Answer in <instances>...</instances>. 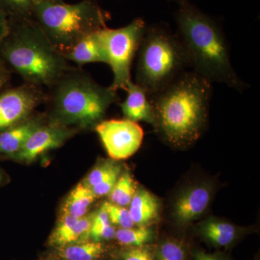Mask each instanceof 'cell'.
Segmentation results:
<instances>
[{
	"instance_id": "1",
	"label": "cell",
	"mask_w": 260,
	"mask_h": 260,
	"mask_svg": "<svg viewBox=\"0 0 260 260\" xmlns=\"http://www.w3.org/2000/svg\"><path fill=\"white\" fill-rule=\"evenodd\" d=\"M212 94V83L194 72H184L150 97L153 125L171 145L191 144L204 129Z\"/></svg>"
},
{
	"instance_id": "2",
	"label": "cell",
	"mask_w": 260,
	"mask_h": 260,
	"mask_svg": "<svg viewBox=\"0 0 260 260\" xmlns=\"http://www.w3.org/2000/svg\"><path fill=\"white\" fill-rule=\"evenodd\" d=\"M179 5L177 36L189 68L210 83L225 84L243 91L245 83L233 67L230 47L220 25L188 0Z\"/></svg>"
},
{
	"instance_id": "3",
	"label": "cell",
	"mask_w": 260,
	"mask_h": 260,
	"mask_svg": "<svg viewBox=\"0 0 260 260\" xmlns=\"http://www.w3.org/2000/svg\"><path fill=\"white\" fill-rule=\"evenodd\" d=\"M10 20L9 32L0 46V61L23 83L47 89L74 67L51 44L35 20L29 17Z\"/></svg>"
},
{
	"instance_id": "4",
	"label": "cell",
	"mask_w": 260,
	"mask_h": 260,
	"mask_svg": "<svg viewBox=\"0 0 260 260\" xmlns=\"http://www.w3.org/2000/svg\"><path fill=\"white\" fill-rule=\"evenodd\" d=\"M119 99L111 85H100L82 68L74 66L46 90V119L49 124L78 130L95 128Z\"/></svg>"
},
{
	"instance_id": "5",
	"label": "cell",
	"mask_w": 260,
	"mask_h": 260,
	"mask_svg": "<svg viewBox=\"0 0 260 260\" xmlns=\"http://www.w3.org/2000/svg\"><path fill=\"white\" fill-rule=\"evenodd\" d=\"M32 14L49 42L63 56L85 37L107 27L109 15L95 0L68 4L34 0Z\"/></svg>"
},
{
	"instance_id": "6",
	"label": "cell",
	"mask_w": 260,
	"mask_h": 260,
	"mask_svg": "<svg viewBox=\"0 0 260 260\" xmlns=\"http://www.w3.org/2000/svg\"><path fill=\"white\" fill-rule=\"evenodd\" d=\"M136 56L135 83L150 97L172 83L189 67L177 34L165 25L147 26Z\"/></svg>"
},
{
	"instance_id": "7",
	"label": "cell",
	"mask_w": 260,
	"mask_h": 260,
	"mask_svg": "<svg viewBox=\"0 0 260 260\" xmlns=\"http://www.w3.org/2000/svg\"><path fill=\"white\" fill-rule=\"evenodd\" d=\"M147 26L143 18H136L121 28L107 26L98 30L107 64L110 66L114 75L111 86L114 90H125L126 84L132 80V66Z\"/></svg>"
},
{
	"instance_id": "8",
	"label": "cell",
	"mask_w": 260,
	"mask_h": 260,
	"mask_svg": "<svg viewBox=\"0 0 260 260\" xmlns=\"http://www.w3.org/2000/svg\"><path fill=\"white\" fill-rule=\"evenodd\" d=\"M108 155L113 160H124L138 152L144 138L138 122L126 119L103 120L94 128Z\"/></svg>"
},
{
	"instance_id": "9",
	"label": "cell",
	"mask_w": 260,
	"mask_h": 260,
	"mask_svg": "<svg viewBox=\"0 0 260 260\" xmlns=\"http://www.w3.org/2000/svg\"><path fill=\"white\" fill-rule=\"evenodd\" d=\"M46 90L23 83L0 92V133L28 119L44 104Z\"/></svg>"
},
{
	"instance_id": "10",
	"label": "cell",
	"mask_w": 260,
	"mask_h": 260,
	"mask_svg": "<svg viewBox=\"0 0 260 260\" xmlns=\"http://www.w3.org/2000/svg\"><path fill=\"white\" fill-rule=\"evenodd\" d=\"M78 130L44 123L32 132L18 153L10 159L30 162L49 150L59 148Z\"/></svg>"
},
{
	"instance_id": "11",
	"label": "cell",
	"mask_w": 260,
	"mask_h": 260,
	"mask_svg": "<svg viewBox=\"0 0 260 260\" xmlns=\"http://www.w3.org/2000/svg\"><path fill=\"white\" fill-rule=\"evenodd\" d=\"M93 215L94 213L87 214L83 218H75L62 214L49 236L48 245L58 249L90 239L89 235Z\"/></svg>"
},
{
	"instance_id": "12",
	"label": "cell",
	"mask_w": 260,
	"mask_h": 260,
	"mask_svg": "<svg viewBox=\"0 0 260 260\" xmlns=\"http://www.w3.org/2000/svg\"><path fill=\"white\" fill-rule=\"evenodd\" d=\"M211 190L206 186H195L179 195L174 205V215L181 224L194 221L208 209Z\"/></svg>"
},
{
	"instance_id": "13",
	"label": "cell",
	"mask_w": 260,
	"mask_h": 260,
	"mask_svg": "<svg viewBox=\"0 0 260 260\" xmlns=\"http://www.w3.org/2000/svg\"><path fill=\"white\" fill-rule=\"evenodd\" d=\"M46 122L45 114L34 113L25 120L0 133V158H12L20 150L32 132Z\"/></svg>"
},
{
	"instance_id": "14",
	"label": "cell",
	"mask_w": 260,
	"mask_h": 260,
	"mask_svg": "<svg viewBox=\"0 0 260 260\" xmlns=\"http://www.w3.org/2000/svg\"><path fill=\"white\" fill-rule=\"evenodd\" d=\"M125 90V100L120 104L124 119L154 124L153 106L146 90L132 80L126 84Z\"/></svg>"
},
{
	"instance_id": "15",
	"label": "cell",
	"mask_w": 260,
	"mask_h": 260,
	"mask_svg": "<svg viewBox=\"0 0 260 260\" xmlns=\"http://www.w3.org/2000/svg\"><path fill=\"white\" fill-rule=\"evenodd\" d=\"M70 62H73L78 68L90 63H105L107 58L97 31L85 37L64 55Z\"/></svg>"
},
{
	"instance_id": "16",
	"label": "cell",
	"mask_w": 260,
	"mask_h": 260,
	"mask_svg": "<svg viewBox=\"0 0 260 260\" xmlns=\"http://www.w3.org/2000/svg\"><path fill=\"white\" fill-rule=\"evenodd\" d=\"M129 205L130 215L137 226H148L158 217V201L150 191H137Z\"/></svg>"
},
{
	"instance_id": "17",
	"label": "cell",
	"mask_w": 260,
	"mask_h": 260,
	"mask_svg": "<svg viewBox=\"0 0 260 260\" xmlns=\"http://www.w3.org/2000/svg\"><path fill=\"white\" fill-rule=\"evenodd\" d=\"M199 232L206 242L215 247H229L237 241L239 234L232 223L211 219L200 225Z\"/></svg>"
},
{
	"instance_id": "18",
	"label": "cell",
	"mask_w": 260,
	"mask_h": 260,
	"mask_svg": "<svg viewBox=\"0 0 260 260\" xmlns=\"http://www.w3.org/2000/svg\"><path fill=\"white\" fill-rule=\"evenodd\" d=\"M55 249L56 257L61 260H100L107 251L102 242L90 239Z\"/></svg>"
},
{
	"instance_id": "19",
	"label": "cell",
	"mask_w": 260,
	"mask_h": 260,
	"mask_svg": "<svg viewBox=\"0 0 260 260\" xmlns=\"http://www.w3.org/2000/svg\"><path fill=\"white\" fill-rule=\"evenodd\" d=\"M96 197L83 181L73 189L65 200L63 213L75 218H83L87 215L89 208Z\"/></svg>"
},
{
	"instance_id": "20",
	"label": "cell",
	"mask_w": 260,
	"mask_h": 260,
	"mask_svg": "<svg viewBox=\"0 0 260 260\" xmlns=\"http://www.w3.org/2000/svg\"><path fill=\"white\" fill-rule=\"evenodd\" d=\"M153 238V231L148 226H137L116 230V241L126 247L145 246L151 242Z\"/></svg>"
},
{
	"instance_id": "21",
	"label": "cell",
	"mask_w": 260,
	"mask_h": 260,
	"mask_svg": "<svg viewBox=\"0 0 260 260\" xmlns=\"http://www.w3.org/2000/svg\"><path fill=\"white\" fill-rule=\"evenodd\" d=\"M136 184L129 172L122 173L109 194L111 203L119 206L129 205L136 193Z\"/></svg>"
},
{
	"instance_id": "22",
	"label": "cell",
	"mask_w": 260,
	"mask_h": 260,
	"mask_svg": "<svg viewBox=\"0 0 260 260\" xmlns=\"http://www.w3.org/2000/svg\"><path fill=\"white\" fill-rule=\"evenodd\" d=\"M115 228L111 223L107 212L101 207L100 210L94 213L89 237L92 240L102 242L115 239Z\"/></svg>"
},
{
	"instance_id": "23",
	"label": "cell",
	"mask_w": 260,
	"mask_h": 260,
	"mask_svg": "<svg viewBox=\"0 0 260 260\" xmlns=\"http://www.w3.org/2000/svg\"><path fill=\"white\" fill-rule=\"evenodd\" d=\"M184 244L175 239H167L159 244L154 254V260H186Z\"/></svg>"
},
{
	"instance_id": "24",
	"label": "cell",
	"mask_w": 260,
	"mask_h": 260,
	"mask_svg": "<svg viewBox=\"0 0 260 260\" xmlns=\"http://www.w3.org/2000/svg\"><path fill=\"white\" fill-rule=\"evenodd\" d=\"M120 172L121 167L118 164L112 162V160H105L94 168L93 170L89 173L83 183L90 189L105 181L112 174Z\"/></svg>"
},
{
	"instance_id": "25",
	"label": "cell",
	"mask_w": 260,
	"mask_h": 260,
	"mask_svg": "<svg viewBox=\"0 0 260 260\" xmlns=\"http://www.w3.org/2000/svg\"><path fill=\"white\" fill-rule=\"evenodd\" d=\"M102 208L107 212L108 217L112 225H118L119 229H129L135 227V223L130 215L129 209L119 206L111 202H106Z\"/></svg>"
},
{
	"instance_id": "26",
	"label": "cell",
	"mask_w": 260,
	"mask_h": 260,
	"mask_svg": "<svg viewBox=\"0 0 260 260\" xmlns=\"http://www.w3.org/2000/svg\"><path fill=\"white\" fill-rule=\"evenodd\" d=\"M34 0H0L10 19L26 18L32 13Z\"/></svg>"
},
{
	"instance_id": "27",
	"label": "cell",
	"mask_w": 260,
	"mask_h": 260,
	"mask_svg": "<svg viewBox=\"0 0 260 260\" xmlns=\"http://www.w3.org/2000/svg\"><path fill=\"white\" fill-rule=\"evenodd\" d=\"M119 260H154V254L148 246L126 247L119 253Z\"/></svg>"
},
{
	"instance_id": "28",
	"label": "cell",
	"mask_w": 260,
	"mask_h": 260,
	"mask_svg": "<svg viewBox=\"0 0 260 260\" xmlns=\"http://www.w3.org/2000/svg\"><path fill=\"white\" fill-rule=\"evenodd\" d=\"M121 174L120 172H116L115 174H112L111 177L108 178L105 181H103L101 184L90 188V190L93 193L96 198L109 195L111 191L112 190L114 185L119 179V176Z\"/></svg>"
},
{
	"instance_id": "29",
	"label": "cell",
	"mask_w": 260,
	"mask_h": 260,
	"mask_svg": "<svg viewBox=\"0 0 260 260\" xmlns=\"http://www.w3.org/2000/svg\"><path fill=\"white\" fill-rule=\"evenodd\" d=\"M10 20L9 16L0 5V46L9 32Z\"/></svg>"
},
{
	"instance_id": "30",
	"label": "cell",
	"mask_w": 260,
	"mask_h": 260,
	"mask_svg": "<svg viewBox=\"0 0 260 260\" xmlns=\"http://www.w3.org/2000/svg\"><path fill=\"white\" fill-rule=\"evenodd\" d=\"M12 73L5 68L4 64L0 61V92L9 86Z\"/></svg>"
},
{
	"instance_id": "31",
	"label": "cell",
	"mask_w": 260,
	"mask_h": 260,
	"mask_svg": "<svg viewBox=\"0 0 260 260\" xmlns=\"http://www.w3.org/2000/svg\"><path fill=\"white\" fill-rule=\"evenodd\" d=\"M192 260H228L221 254H212L204 251H195L192 255Z\"/></svg>"
},
{
	"instance_id": "32",
	"label": "cell",
	"mask_w": 260,
	"mask_h": 260,
	"mask_svg": "<svg viewBox=\"0 0 260 260\" xmlns=\"http://www.w3.org/2000/svg\"><path fill=\"white\" fill-rule=\"evenodd\" d=\"M7 181H8V177H7L6 174L0 167V186L6 184Z\"/></svg>"
},
{
	"instance_id": "33",
	"label": "cell",
	"mask_w": 260,
	"mask_h": 260,
	"mask_svg": "<svg viewBox=\"0 0 260 260\" xmlns=\"http://www.w3.org/2000/svg\"><path fill=\"white\" fill-rule=\"evenodd\" d=\"M171 1L177 2L178 4H180L182 2L185 1V0H171Z\"/></svg>"
},
{
	"instance_id": "34",
	"label": "cell",
	"mask_w": 260,
	"mask_h": 260,
	"mask_svg": "<svg viewBox=\"0 0 260 260\" xmlns=\"http://www.w3.org/2000/svg\"><path fill=\"white\" fill-rule=\"evenodd\" d=\"M42 260H61V259H59V258L56 257V259H42Z\"/></svg>"
}]
</instances>
